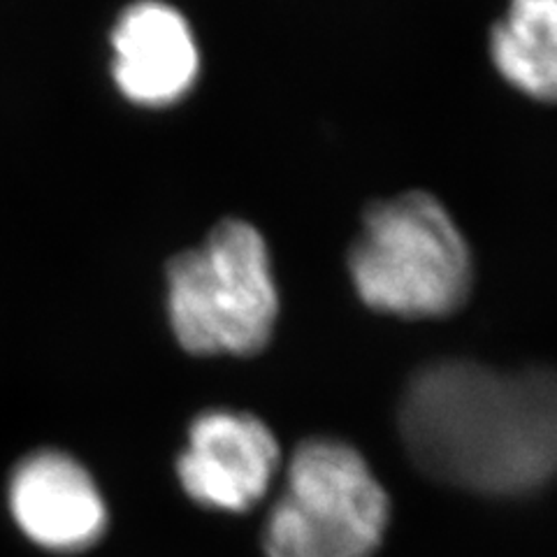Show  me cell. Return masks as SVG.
<instances>
[{"mask_svg":"<svg viewBox=\"0 0 557 557\" xmlns=\"http://www.w3.org/2000/svg\"><path fill=\"white\" fill-rule=\"evenodd\" d=\"M555 416L550 370L499 372L442 360L411 376L397 421L413 465L432 481L518 497L555 472Z\"/></svg>","mask_w":557,"mask_h":557,"instance_id":"1","label":"cell"},{"mask_svg":"<svg viewBox=\"0 0 557 557\" xmlns=\"http://www.w3.org/2000/svg\"><path fill=\"white\" fill-rule=\"evenodd\" d=\"M348 270L364 305L399 319L450 317L474 284L467 239L425 190H407L364 212Z\"/></svg>","mask_w":557,"mask_h":557,"instance_id":"2","label":"cell"},{"mask_svg":"<svg viewBox=\"0 0 557 557\" xmlns=\"http://www.w3.org/2000/svg\"><path fill=\"white\" fill-rule=\"evenodd\" d=\"M172 333L194 356H253L278 317L268 244L249 221L223 219L198 249L168 263Z\"/></svg>","mask_w":557,"mask_h":557,"instance_id":"3","label":"cell"},{"mask_svg":"<svg viewBox=\"0 0 557 557\" xmlns=\"http://www.w3.org/2000/svg\"><path fill=\"white\" fill-rule=\"evenodd\" d=\"M391 499L360 453L337 440L293 450L284 491L268 513V557H372L386 536Z\"/></svg>","mask_w":557,"mask_h":557,"instance_id":"4","label":"cell"},{"mask_svg":"<svg viewBox=\"0 0 557 557\" xmlns=\"http://www.w3.org/2000/svg\"><path fill=\"white\" fill-rule=\"evenodd\" d=\"M278 462L282 450L258 416L214 409L190 423L177 476L200 507L244 513L268 495Z\"/></svg>","mask_w":557,"mask_h":557,"instance_id":"5","label":"cell"},{"mask_svg":"<svg viewBox=\"0 0 557 557\" xmlns=\"http://www.w3.org/2000/svg\"><path fill=\"white\" fill-rule=\"evenodd\" d=\"M8 507L28 542L59 555L89 550L110 525L94 476L73 456L54 448L35 450L16 462Z\"/></svg>","mask_w":557,"mask_h":557,"instance_id":"6","label":"cell"},{"mask_svg":"<svg viewBox=\"0 0 557 557\" xmlns=\"http://www.w3.org/2000/svg\"><path fill=\"white\" fill-rule=\"evenodd\" d=\"M112 51L116 89L139 108H170L200 75L194 30L180 10L161 0H137L119 14Z\"/></svg>","mask_w":557,"mask_h":557,"instance_id":"7","label":"cell"},{"mask_svg":"<svg viewBox=\"0 0 557 557\" xmlns=\"http://www.w3.org/2000/svg\"><path fill=\"white\" fill-rule=\"evenodd\" d=\"M491 57L513 89L550 102L557 91V0H511L491 33Z\"/></svg>","mask_w":557,"mask_h":557,"instance_id":"8","label":"cell"}]
</instances>
